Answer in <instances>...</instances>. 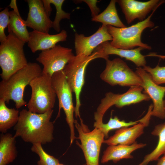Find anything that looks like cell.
Here are the masks:
<instances>
[{"label":"cell","mask_w":165,"mask_h":165,"mask_svg":"<svg viewBox=\"0 0 165 165\" xmlns=\"http://www.w3.org/2000/svg\"><path fill=\"white\" fill-rule=\"evenodd\" d=\"M53 109L42 114L26 109L20 112L18 122L14 127L15 138L20 137L25 142L45 144L53 139V122L50 121Z\"/></svg>","instance_id":"6da1fadb"},{"label":"cell","mask_w":165,"mask_h":165,"mask_svg":"<svg viewBox=\"0 0 165 165\" xmlns=\"http://www.w3.org/2000/svg\"><path fill=\"white\" fill-rule=\"evenodd\" d=\"M42 72L38 64L28 62L7 79L0 82V99L7 104L13 101L17 109L27 105L24 99L25 88L35 78L42 75Z\"/></svg>","instance_id":"7a4b0ae2"},{"label":"cell","mask_w":165,"mask_h":165,"mask_svg":"<svg viewBox=\"0 0 165 165\" xmlns=\"http://www.w3.org/2000/svg\"><path fill=\"white\" fill-rule=\"evenodd\" d=\"M25 42L21 40L12 31L0 45V66L2 70V80H6L28 63L23 47Z\"/></svg>","instance_id":"3957f363"},{"label":"cell","mask_w":165,"mask_h":165,"mask_svg":"<svg viewBox=\"0 0 165 165\" xmlns=\"http://www.w3.org/2000/svg\"><path fill=\"white\" fill-rule=\"evenodd\" d=\"M157 8L154 9L144 20L129 27L119 28L107 26L108 31L112 38L110 42L111 45L116 48L126 50L132 49L137 46L143 47L144 49L151 50L152 48L150 46L141 42V35L145 29L152 28L154 26L151 18Z\"/></svg>","instance_id":"277c9868"},{"label":"cell","mask_w":165,"mask_h":165,"mask_svg":"<svg viewBox=\"0 0 165 165\" xmlns=\"http://www.w3.org/2000/svg\"><path fill=\"white\" fill-rule=\"evenodd\" d=\"M97 58H102V56L100 52L96 50L89 56L83 54L76 55L71 59L63 70L68 83L75 95V116L76 118L79 117L80 120L82 119L79 112L81 105L80 96L85 83L86 69L90 61Z\"/></svg>","instance_id":"5b68a950"},{"label":"cell","mask_w":165,"mask_h":165,"mask_svg":"<svg viewBox=\"0 0 165 165\" xmlns=\"http://www.w3.org/2000/svg\"><path fill=\"white\" fill-rule=\"evenodd\" d=\"M29 85L32 93L27 105L28 110L42 114L53 109L56 95L52 86L51 77L42 74L33 80Z\"/></svg>","instance_id":"8992f818"},{"label":"cell","mask_w":165,"mask_h":165,"mask_svg":"<svg viewBox=\"0 0 165 165\" xmlns=\"http://www.w3.org/2000/svg\"><path fill=\"white\" fill-rule=\"evenodd\" d=\"M53 87L59 102V110L55 120L60 115L61 109H63L66 116V120L70 130V145L76 138L74 130L75 120L74 118V107L71 89L68 83L63 70L54 73L51 76Z\"/></svg>","instance_id":"52a82bcc"},{"label":"cell","mask_w":165,"mask_h":165,"mask_svg":"<svg viewBox=\"0 0 165 165\" xmlns=\"http://www.w3.org/2000/svg\"><path fill=\"white\" fill-rule=\"evenodd\" d=\"M105 68L100 75L101 79L112 86H141V78L119 58L106 60Z\"/></svg>","instance_id":"ba28073f"},{"label":"cell","mask_w":165,"mask_h":165,"mask_svg":"<svg viewBox=\"0 0 165 165\" xmlns=\"http://www.w3.org/2000/svg\"><path fill=\"white\" fill-rule=\"evenodd\" d=\"M143 88L140 86H131L125 93L116 94L107 92L105 97L101 100L96 111L94 112V119L96 123L103 122V116L106 111L112 106L115 105L118 108L135 104L143 101H148L151 99L149 96L143 92Z\"/></svg>","instance_id":"9c48e42d"},{"label":"cell","mask_w":165,"mask_h":165,"mask_svg":"<svg viewBox=\"0 0 165 165\" xmlns=\"http://www.w3.org/2000/svg\"><path fill=\"white\" fill-rule=\"evenodd\" d=\"M75 126L79 133L81 144H76L81 148L86 161V165H99V156L101 145L104 140V134L95 127L91 131L84 130L76 120Z\"/></svg>","instance_id":"30bf717a"},{"label":"cell","mask_w":165,"mask_h":165,"mask_svg":"<svg viewBox=\"0 0 165 165\" xmlns=\"http://www.w3.org/2000/svg\"><path fill=\"white\" fill-rule=\"evenodd\" d=\"M74 56L72 49L56 45L50 49L42 51L36 60L43 66L42 74L51 77L54 73L63 70Z\"/></svg>","instance_id":"8fae6325"},{"label":"cell","mask_w":165,"mask_h":165,"mask_svg":"<svg viewBox=\"0 0 165 165\" xmlns=\"http://www.w3.org/2000/svg\"><path fill=\"white\" fill-rule=\"evenodd\" d=\"M135 72L142 80L141 86L144 90L143 92L148 94L152 101L153 108L152 116L161 119H165V110L163 106L165 86L155 83L149 74L141 67H137Z\"/></svg>","instance_id":"7c38bea8"},{"label":"cell","mask_w":165,"mask_h":165,"mask_svg":"<svg viewBox=\"0 0 165 165\" xmlns=\"http://www.w3.org/2000/svg\"><path fill=\"white\" fill-rule=\"evenodd\" d=\"M165 2L159 0H150L145 2L134 0H116L128 24L136 19L140 21L144 20L151 10L158 8Z\"/></svg>","instance_id":"4fadbf2b"},{"label":"cell","mask_w":165,"mask_h":165,"mask_svg":"<svg viewBox=\"0 0 165 165\" xmlns=\"http://www.w3.org/2000/svg\"><path fill=\"white\" fill-rule=\"evenodd\" d=\"M112 38L109 33L107 26L102 24L93 34L85 36L82 34H75V49L76 55L83 54L89 56L102 43L112 41Z\"/></svg>","instance_id":"5bb4252c"},{"label":"cell","mask_w":165,"mask_h":165,"mask_svg":"<svg viewBox=\"0 0 165 165\" xmlns=\"http://www.w3.org/2000/svg\"><path fill=\"white\" fill-rule=\"evenodd\" d=\"M29 8L26 21L27 27L35 30L48 33L52 28L53 21L46 14L41 0H27Z\"/></svg>","instance_id":"9a60e30c"},{"label":"cell","mask_w":165,"mask_h":165,"mask_svg":"<svg viewBox=\"0 0 165 165\" xmlns=\"http://www.w3.org/2000/svg\"><path fill=\"white\" fill-rule=\"evenodd\" d=\"M144 49L141 47L130 50L118 48L113 46L108 41L102 43L95 49L100 52L102 58L106 60L108 59L109 55H116L132 62L138 67H143L146 64L145 56L141 53Z\"/></svg>","instance_id":"2e32d148"},{"label":"cell","mask_w":165,"mask_h":165,"mask_svg":"<svg viewBox=\"0 0 165 165\" xmlns=\"http://www.w3.org/2000/svg\"><path fill=\"white\" fill-rule=\"evenodd\" d=\"M28 46L33 53L37 51H43L50 49L59 42L66 41L67 31L62 30L60 33L55 35L33 30L29 32Z\"/></svg>","instance_id":"e0dca14e"},{"label":"cell","mask_w":165,"mask_h":165,"mask_svg":"<svg viewBox=\"0 0 165 165\" xmlns=\"http://www.w3.org/2000/svg\"><path fill=\"white\" fill-rule=\"evenodd\" d=\"M149 123L140 122L130 127L118 129L113 135L105 140L103 143L108 145H132L143 133L144 128L148 126Z\"/></svg>","instance_id":"ac0fdd59"},{"label":"cell","mask_w":165,"mask_h":165,"mask_svg":"<svg viewBox=\"0 0 165 165\" xmlns=\"http://www.w3.org/2000/svg\"><path fill=\"white\" fill-rule=\"evenodd\" d=\"M146 145V144L138 143L136 142L130 145H109L103 152L101 162L104 163L112 160L116 163L122 159H133V156L131 154L133 152Z\"/></svg>","instance_id":"d6986e66"},{"label":"cell","mask_w":165,"mask_h":165,"mask_svg":"<svg viewBox=\"0 0 165 165\" xmlns=\"http://www.w3.org/2000/svg\"><path fill=\"white\" fill-rule=\"evenodd\" d=\"M9 6L13 8V10L9 12L10 19L8 32H12L19 38L25 42H28L29 33L27 28L25 21L20 16L16 0H11Z\"/></svg>","instance_id":"ffe728a7"},{"label":"cell","mask_w":165,"mask_h":165,"mask_svg":"<svg viewBox=\"0 0 165 165\" xmlns=\"http://www.w3.org/2000/svg\"><path fill=\"white\" fill-rule=\"evenodd\" d=\"M2 133L0 136V165H7L17 156L16 138L10 133Z\"/></svg>","instance_id":"44dd1931"},{"label":"cell","mask_w":165,"mask_h":165,"mask_svg":"<svg viewBox=\"0 0 165 165\" xmlns=\"http://www.w3.org/2000/svg\"><path fill=\"white\" fill-rule=\"evenodd\" d=\"M151 134L158 137L157 144L153 150L146 155L138 165H147L151 162L158 160L161 156L165 155V123L156 125Z\"/></svg>","instance_id":"7402d4cb"},{"label":"cell","mask_w":165,"mask_h":165,"mask_svg":"<svg viewBox=\"0 0 165 165\" xmlns=\"http://www.w3.org/2000/svg\"><path fill=\"white\" fill-rule=\"evenodd\" d=\"M116 0H112L105 9L101 13L92 18V21L101 23L102 24L119 28L126 27L118 15L116 7Z\"/></svg>","instance_id":"603a6c76"},{"label":"cell","mask_w":165,"mask_h":165,"mask_svg":"<svg viewBox=\"0 0 165 165\" xmlns=\"http://www.w3.org/2000/svg\"><path fill=\"white\" fill-rule=\"evenodd\" d=\"M6 102L0 99V131L6 133L7 130L17 123L19 116V110L15 108H9Z\"/></svg>","instance_id":"cb8c5ba5"},{"label":"cell","mask_w":165,"mask_h":165,"mask_svg":"<svg viewBox=\"0 0 165 165\" xmlns=\"http://www.w3.org/2000/svg\"><path fill=\"white\" fill-rule=\"evenodd\" d=\"M149 119L148 115L146 114L142 118L138 120L126 122L124 120H120L117 116H115L114 118L111 116L107 123H104L103 122L97 124L94 123V126L100 130L104 134L105 138L107 139L108 138V133L111 130L132 126L140 122L147 121Z\"/></svg>","instance_id":"d4e9b609"},{"label":"cell","mask_w":165,"mask_h":165,"mask_svg":"<svg viewBox=\"0 0 165 165\" xmlns=\"http://www.w3.org/2000/svg\"><path fill=\"white\" fill-rule=\"evenodd\" d=\"M40 143L32 144L31 151L39 156L40 160L37 162L38 165H58L60 163L58 160L47 153L43 149Z\"/></svg>","instance_id":"484cf974"},{"label":"cell","mask_w":165,"mask_h":165,"mask_svg":"<svg viewBox=\"0 0 165 165\" xmlns=\"http://www.w3.org/2000/svg\"><path fill=\"white\" fill-rule=\"evenodd\" d=\"M50 4H53L56 10L54 20L53 21L52 28L57 32L61 31L60 23L61 20L67 19H69L70 13L65 12L62 9V7L64 0H47Z\"/></svg>","instance_id":"4316f807"},{"label":"cell","mask_w":165,"mask_h":165,"mask_svg":"<svg viewBox=\"0 0 165 165\" xmlns=\"http://www.w3.org/2000/svg\"><path fill=\"white\" fill-rule=\"evenodd\" d=\"M143 69L150 75L152 81L159 85L165 83V66L160 67L158 64L154 68L145 65Z\"/></svg>","instance_id":"83f0119b"},{"label":"cell","mask_w":165,"mask_h":165,"mask_svg":"<svg viewBox=\"0 0 165 165\" xmlns=\"http://www.w3.org/2000/svg\"><path fill=\"white\" fill-rule=\"evenodd\" d=\"M9 11L6 7L0 13V42L5 41L7 37L5 34V29L8 26L9 22Z\"/></svg>","instance_id":"f1b7e54d"},{"label":"cell","mask_w":165,"mask_h":165,"mask_svg":"<svg viewBox=\"0 0 165 165\" xmlns=\"http://www.w3.org/2000/svg\"><path fill=\"white\" fill-rule=\"evenodd\" d=\"M86 3L90 8L92 18L99 14L100 12V9L97 6V3L99 1L97 0H81Z\"/></svg>","instance_id":"f546056e"},{"label":"cell","mask_w":165,"mask_h":165,"mask_svg":"<svg viewBox=\"0 0 165 165\" xmlns=\"http://www.w3.org/2000/svg\"><path fill=\"white\" fill-rule=\"evenodd\" d=\"M44 6L45 10L49 16L50 15L51 12L52 11V8L50 6V4L47 0H42Z\"/></svg>","instance_id":"4dcf8cb0"},{"label":"cell","mask_w":165,"mask_h":165,"mask_svg":"<svg viewBox=\"0 0 165 165\" xmlns=\"http://www.w3.org/2000/svg\"><path fill=\"white\" fill-rule=\"evenodd\" d=\"M156 165H165V155L158 160Z\"/></svg>","instance_id":"1f68e13d"},{"label":"cell","mask_w":165,"mask_h":165,"mask_svg":"<svg viewBox=\"0 0 165 165\" xmlns=\"http://www.w3.org/2000/svg\"><path fill=\"white\" fill-rule=\"evenodd\" d=\"M163 106H164V108L165 110V99L163 101Z\"/></svg>","instance_id":"d6a6232c"},{"label":"cell","mask_w":165,"mask_h":165,"mask_svg":"<svg viewBox=\"0 0 165 165\" xmlns=\"http://www.w3.org/2000/svg\"><path fill=\"white\" fill-rule=\"evenodd\" d=\"M58 165H64L62 164H61V163H60L59 164H58Z\"/></svg>","instance_id":"836d02e7"},{"label":"cell","mask_w":165,"mask_h":165,"mask_svg":"<svg viewBox=\"0 0 165 165\" xmlns=\"http://www.w3.org/2000/svg\"><path fill=\"white\" fill-rule=\"evenodd\" d=\"M82 165H86V164H83Z\"/></svg>","instance_id":"e575fe53"}]
</instances>
